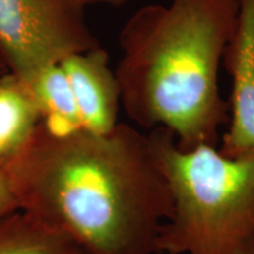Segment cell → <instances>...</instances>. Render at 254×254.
<instances>
[{
    "instance_id": "10",
    "label": "cell",
    "mask_w": 254,
    "mask_h": 254,
    "mask_svg": "<svg viewBox=\"0 0 254 254\" xmlns=\"http://www.w3.org/2000/svg\"><path fill=\"white\" fill-rule=\"evenodd\" d=\"M20 211L8 174L4 166H0V220L14 212Z\"/></svg>"
},
{
    "instance_id": "12",
    "label": "cell",
    "mask_w": 254,
    "mask_h": 254,
    "mask_svg": "<svg viewBox=\"0 0 254 254\" xmlns=\"http://www.w3.org/2000/svg\"><path fill=\"white\" fill-rule=\"evenodd\" d=\"M6 73H8L7 66H6L4 59H2V57L0 56V77H1V75L6 74Z\"/></svg>"
},
{
    "instance_id": "4",
    "label": "cell",
    "mask_w": 254,
    "mask_h": 254,
    "mask_svg": "<svg viewBox=\"0 0 254 254\" xmlns=\"http://www.w3.org/2000/svg\"><path fill=\"white\" fill-rule=\"evenodd\" d=\"M78 0H0V56L28 85L51 66L99 46Z\"/></svg>"
},
{
    "instance_id": "7",
    "label": "cell",
    "mask_w": 254,
    "mask_h": 254,
    "mask_svg": "<svg viewBox=\"0 0 254 254\" xmlns=\"http://www.w3.org/2000/svg\"><path fill=\"white\" fill-rule=\"evenodd\" d=\"M40 124L28 85L12 73L0 77V166L24 150Z\"/></svg>"
},
{
    "instance_id": "1",
    "label": "cell",
    "mask_w": 254,
    "mask_h": 254,
    "mask_svg": "<svg viewBox=\"0 0 254 254\" xmlns=\"http://www.w3.org/2000/svg\"><path fill=\"white\" fill-rule=\"evenodd\" d=\"M19 208L62 231L87 254H154L173 212L170 187L147 136L112 131L57 133L39 124L5 165Z\"/></svg>"
},
{
    "instance_id": "8",
    "label": "cell",
    "mask_w": 254,
    "mask_h": 254,
    "mask_svg": "<svg viewBox=\"0 0 254 254\" xmlns=\"http://www.w3.org/2000/svg\"><path fill=\"white\" fill-rule=\"evenodd\" d=\"M0 254H87L62 231L23 211L0 220Z\"/></svg>"
},
{
    "instance_id": "6",
    "label": "cell",
    "mask_w": 254,
    "mask_h": 254,
    "mask_svg": "<svg viewBox=\"0 0 254 254\" xmlns=\"http://www.w3.org/2000/svg\"><path fill=\"white\" fill-rule=\"evenodd\" d=\"M77 103L82 128L107 133L118 125L120 86L110 66V56L100 45L74 53L59 64Z\"/></svg>"
},
{
    "instance_id": "5",
    "label": "cell",
    "mask_w": 254,
    "mask_h": 254,
    "mask_svg": "<svg viewBox=\"0 0 254 254\" xmlns=\"http://www.w3.org/2000/svg\"><path fill=\"white\" fill-rule=\"evenodd\" d=\"M222 64L232 79L228 129L219 152L227 158L254 153V0H238L233 33Z\"/></svg>"
},
{
    "instance_id": "3",
    "label": "cell",
    "mask_w": 254,
    "mask_h": 254,
    "mask_svg": "<svg viewBox=\"0 0 254 254\" xmlns=\"http://www.w3.org/2000/svg\"><path fill=\"white\" fill-rule=\"evenodd\" d=\"M146 136L173 199L157 253L254 254V153L227 158L209 145L180 150L164 127Z\"/></svg>"
},
{
    "instance_id": "9",
    "label": "cell",
    "mask_w": 254,
    "mask_h": 254,
    "mask_svg": "<svg viewBox=\"0 0 254 254\" xmlns=\"http://www.w3.org/2000/svg\"><path fill=\"white\" fill-rule=\"evenodd\" d=\"M40 114V124L57 133L84 129L74 94L60 65L40 72L28 84Z\"/></svg>"
},
{
    "instance_id": "2",
    "label": "cell",
    "mask_w": 254,
    "mask_h": 254,
    "mask_svg": "<svg viewBox=\"0 0 254 254\" xmlns=\"http://www.w3.org/2000/svg\"><path fill=\"white\" fill-rule=\"evenodd\" d=\"M237 13L238 0H172L133 13L120 31L114 71L129 119L170 129L180 150L215 147L230 120L219 69Z\"/></svg>"
},
{
    "instance_id": "11",
    "label": "cell",
    "mask_w": 254,
    "mask_h": 254,
    "mask_svg": "<svg viewBox=\"0 0 254 254\" xmlns=\"http://www.w3.org/2000/svg\"><path fill=\"white\" fill-rule=\"evenodd\" d=\"M80 4L86 7L88 5H107L113 6V7H119L129 2L131 0H78Z\"/></svg>"
}]
</instances>
